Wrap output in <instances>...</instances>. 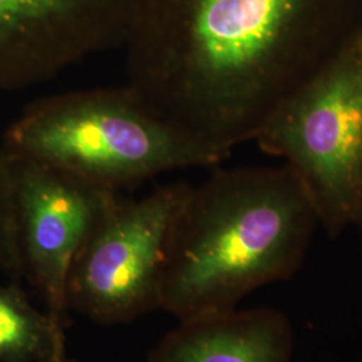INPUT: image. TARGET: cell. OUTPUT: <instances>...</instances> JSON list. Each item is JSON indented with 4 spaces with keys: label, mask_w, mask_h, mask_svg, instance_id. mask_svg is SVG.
<instances>
[{
    "label": "cell",
    "mask_w": 362,
    "mask_h": 362,
    "mask_svg": "<svg viewBox=\"0 0 362 362\" xmlns=\"http://www.w3.org/2000/svg\"><path fill=\"white\" fill-rule=\"evenodd\" d=\"M137 0H0V91L122 47Z\"/></svg>",
    "instance_id": "8992f818"
},
{
    "label": "cell",
    "mask_w": 362,
    "mask_h": 362,
    "mask_svg": "<svg viewBox=\"0 0 362 362\" xmlns=\"http://www.w3.org/2000/svg\"><path fill=\"white\" fill-rule=\"evenodd\" d=\"M55 362H71L70 360H69V357L66 356L65 358H62V360H59V361H55Z\"/></svg>",
    "instance_id": "7c38bea8"
},
{
    "label": "cell",
    "mask_w": 362,
    "mask_h": 362,
    "mask_svg": "<svg viewBox=\"0 0 362 362\" xmlns=\"http://www.w3.org/2000/svg\"><path fill=\"white\" fill-rule=\"evenodd\" d=\"M65 324L37 309L15 282L0 285V362L65 358Z\"/></svg>",
    "instance_id": "9c48e42d"
},
{
    "label": "cell",
    "mask_w": 362,
    "mask_h": 362,
    "mask_svg": "<svg viewBox=\"0 0 362 362\" xmlns=\"http://www.w3.org/2000/svg\"><path fill=\"white\" fill-rule=\"evenodd\" d=\"M318 224L287 164L214 170L173 223L161 309L177 322L236 310L250 293L300 270Z\"/></svg>",
    "instance_id": "7a4b0ae2"
},
{
    "label": "cell",
    "mask_w": 362,
    "mask_h": 362,
    "mask_svg": "<svg viewBox=\"0 0 362 362\" xmlns=\"http://www.w3.org/2000/svg\"><path fill=\"white\" fill-rule=\"evenodd\" d=\"M357 227L360 228V233H361V240H362V218L360 219V221L357 223Z\"/></svg>",
    "instance_id": "8fae6325"
},
{
    "label": "cell",
    "mask_w": 362,
    "mask_h": 362,
    "mask_svg": "<svg viewBox=\"0 0 362 362\" xmlns=\"http://www.w3.org/2000/svg\"><path fill=\"white\" fill-rule=\"evenodd\" d=\"M191 188L180 181L141 199L113 194L71 264L67 311L119 325L161 309L169 235Z\"/></svg>",
    "instance_id": "5b68a950"
},
{
    "label": "cell",
    "mask_w": 362,
    "mask_h": 362,
    "mask_svg": "<svg viewBox=\"0 0 362 362\" xmlns=\"http://www.w3.org/2000/svg\"><path fill=\"white\" fill-rule=\"evenodd\" d=\"M1 148L115 192L226 160L158 116L128 85L39 98L6 130Z\"/></svg>",
    "instance_id": "3957f363"
},
{
    "label": "cell",
    "mask_w": 362,
    "mask_h": 362,
    "mask_svg": "<svg viewBox=\"0 0 362 362\" xmlns=\"http://www.w3.org/2000/svg\"><path fill=\"white\" fill-rule=\"evenodd\" d=\"M10 158L23 278L38 291L45 310L65 324L71 264L117 192L39 163Z\"/></svg>",
    "instance_id": "52a82bcc"
},
{
    "label": "cell",
    "mask_w": 362,
    "mask_h": 362,
    "mask_svg": "<svg viewBox=\"0 0 362 362\" xmlns=\"http://www.w3.org/2000/svg\"><path fill=\"white\" fill-rule=\"evenodd\" d=\"M362 33V0H137L127 85L226 158Z\"/></svg>",
    "instance_id": "6da1fadb"
},
{
    "label": "cell",
    "mask_w": 362,
    "mask_h": 362,
    "mask_svg": "<svg viewBox=\"0 0 362 362\" xmlns=\"http://www.w3.org/2000/svg\"><path fill=\"white\" fill-rule=\"evenodd\" d=\"M294 332L285 313L251 309L179 322L148 362H291Z\"/></svg>",
    "instance_id": "ba28073f"
},
{
    "label": "cell",
    "mask_w": 362,
    "mask_h": 362,
    "mask_svg": "<svg viewBox=\"0 0 362 362\" xmlns=\"http://www.w3.org/2000/svg\"><path fill=\"white\" fill-rule=\"evenodd\" d=\"M255 141L294 170L337 238L362 218V33L274 112Z\"/></svg>",
    "instance_id": "277c9868"
},
{
    "label": "cell",
    "mask_w": 362,
    "mask_h": 362,
    "mask_svg": "<svg viewBox=\"0 0 362 362\" xmlns=\"http://www.w3.org/2000/svg\"><path fill=\"white\" fill-rule=\"evenodd\" d=\"M0 274L23 278L15 212L13 161L0 146Z\"/></svg>",
    "instance_id": "30bf717a"
}]
</instances>
